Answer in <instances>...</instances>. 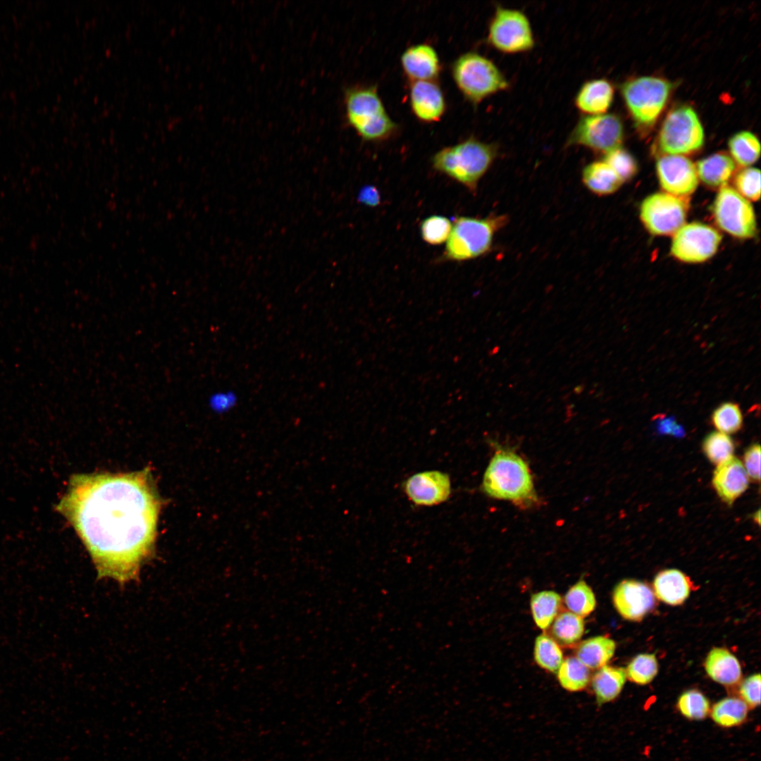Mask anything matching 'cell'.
Masks as SVG:
<instances>
[{
	"label": "cell",
	"mask_w": 761,
	"mask_h": 761,
	"mask_svg": "<svg viewBox=\"0 0 761 761\" xmlns=\"http://www.w3.org/2000/svg\"><path fill=\"white\" fill-rule=\"evenodd\" d=\"M161 500L149 469L75 474L56 510L73 526L99 577L135 579L154 547Z\"/></svg>",
	"instance_id": "obj_1"
},
{
	"label": "cell",
	"mask_w": 761,
	"mask_h": 761,
	"mask_svg": "<svg viewBox=\"0 0 761 761\" xmlns=\"http://www.w3.org/2000/svg\"><path fill=\"white\" fill-rule=\"evenodd\" d=\"M493 445L495 451L482 480L484 493L523 509L538 505L540 499L527 462L509 447L497 443Z\"/></svg>",
	"instance_id": "obj_2"
},
{
	"label": "cell",
	"mask_w": 761,
	"mask_h": 761,
	"mask_svg": "<svg viewBox=\"0 0 761 761\" xmlns=\"http://www.w3.org/2000/svg\"><path fill=\"white\" fill-rule=\"evenodd\" d=\"M495 143L481 141L474 137L445 147L431 159L433 169L476 194L478 183L498 155Z\"/></svg>",
	"instance_id": "obj_3"
},
{
	"label": "cell",
	"mask_w": 761,
	"mask_h": 761,
	"mask_svg": "<svg viewBox=\"0 0 761 761\" xmlns=\"http://www.w3.org/2000/svg\"><path fill=\"white\" fill-rule=\"evenodd\" d=\"M508 221L505 214H490L483 218L456 217L438 261L462 262L484 256L490 251L496 233Z\"/></svg>",
	"instance_id": "obj_4"
},
{
	"label": "cell",
	"mask_w": 761,
	"mask_h": 761,
	"mask_svg": "<svg viewBox=\"0 0 761 761\" xmlns=\"http://www.w3.org/2000/svg\"><path fill=\"white\" fill-rule=\"evenodd\" d=\"M344 101L346 120L363 140L382 142L397 131L398 125L389 116L376 87H348Z\"/></svg>",
	"instance_id": "obj_5"
},
{
	"label": "cell",
	"mask_w": 761,
	"mask_h": 761,
	"mask_svg": "<svg viewBox=\"0 0 761 761\" xmlns=\"http://www.w3.org/2000/svg\"><path fill=\"white\" fill-rule=\"evenodd\" d=\"M451 74L458 89L474 106L510 86L494 61L474 51L457 57L452 63Z\"/></svg>",
	"instance_id": "obj_6"
},
{
	"label": "cell",
	"mask_w": 761,
	"mask_h": 761,
	"mask_svg": "<svg viewBox=\"0 0 761 761\" xmlns=\"http://www.w3.org/2000/svg\"><path fill=\"white\" fill-rule=\"evenodd\" d=\"M672 85L663 78L642 76L624 82L621 93L636 125L648 128L655 123L669 99Z\"/></svg>",
	"instance_id": "obj_7"
},
{
	"label": "cell",
	"mask_w": 761,
	"mask_h": 761,
	"mask_svg": "<svg viewBox=\"0 0 761 761\" xmlns=\"http://www.w3.org/2000/svg\"><path fill=\"white\" fill-rule=\"evenodd\" d=\"M704 141V130L696 112L691 106H681L668 113L655 144L664 155L683 156L698 151Z\"/></svg>",
	"instance_id": "obj_8"
},
{
	"label": "cell",
	"mask_w": 761,
	"mask_h": 761,
	"mask_svg": "<svg viewBox=\"0 0 761 761\" xmlns=\"http://www.w3.org/2000/svg\"><path fill=\"white\" fill-rule=\"evenodd\" d=\"M487 40L500 52L514 54L535 47V37L528 16L516 8L495 6L488 27Z\"/></svg>",
	"instance_id": "obj_9"
},
{
	"label": "cell",
	"mask_w": 761,
	"mask_h": 761,
	"mask_svg": "<svg viewBox=\"0 0 761 761\" xmlns=\"http://www.w3.org/2000/svg\"><path fill=\"white\" fill-rule=\"evenodd\" d=\"M623 137V123L617 115H581L569 133L565 146H581L605 154L621 147Z\"/></svg>",
	"instance_id": "obj_10"
},
{
	"label": "cell",
	"mask_w": 761,
	"mask_h": 761,
	"mask_svg": "<svg viewBox=\"0 0 761 761\" xmlns=\"http://www.w3.org/2000/svg\"><path fill=\"white\" fill-rule=\"evenodd\" d=\"M715 223L723 231L740 239H749L757 232L755 214L751 203L734 187L719 189L712 205Z\"/></svg>",
	"instance_id": "obj_11"
},
{
	"label": "cell",
	"mask_w": 761,
	"mask_h": 761,
	"mask_svg": "<svg viewBox=\"0 0 761 761\" xmlns=\"http://www.w3.org/2000/svg\"><path fill=\"white\" fill-rule=\"evenodd\" d=\"M687 202L666 192L648 196L640 206V218L654 235H674L686 222Z\"/></svg>",
	"instance_id": "obj_12"
},
{
	"label": "cell",
	"mask_w": 761,
	"mask_h": 761,
	"mask_svg": "<svg viewBox=\"0 0 761 761\" xmlns=\"http://www.w3.org/2000/svg\"><path fill=\"white\" fill-rule=\"evenodd\" d=\"M722 240L721 233L714 228L700 222L689 223L674 234L671 254L682 262H704L714 255Z\"/></svg>",
	"instance_id": "obj_13"
},
{
	"label": "cell",
	"mask_w": 761,
	"mask_h": 761,
	"mask_svg": "<svg viewBox=\"0 0 761 761\" xmlns=\"http://www.w3.org/2000/svg\"><path fill=\"white\" fill-rule=\"evenodd\" d=\"M656 173L661 187L680 198L693 194L698 185L695 164L681 155H664L656 162Z\"/></svg>",
	"instance_id": "obj_14"
},
{
	"label": "cell",
	"mask_w": 761,
	"mask_h": 761,
	"mask_svg": "<svg viewBox=\"0 0 761 761\" xmlns=\"http://www.w3.org/2000/svg\"><path fill=\"white\" fill-rule=\"evenodd\" d=\"M404 490L415 505L433 506L445 502L451 494L447 474L437 470L416 473L403 483Z\"/></svg>",
	"instance_id": "obj_15"
},
{
	"label": "cell",
	"mask_w": 761,
	"mask_h": 761,
	"mask_svg": "<svg viewBox=\"0 0 761 761\" xmlns=\"http://www.w3.org/2000/svg\"><path fill=\"white\" fill-rule=\"evenodd\" d=\"M614 606L625 619L641 621L655 605V596L645 583L626 579L619 582L612 593Z\"/></svg>",
	"instance_id": "obj_16"
},
{
	"label": "cell",
	"mask_w": 761,
	"mask_h": 761,
	"mask_svg": "<svg viewBox=\"0 0 761 761\" xmlns=\"http://www.w3.org/2000/svg\"><path fill=\"white\" fill-rule=\"evenodd\" d=\"M409 98L412 112L423 123L438 122L445 114V96L435 80L411 81Z\"/></svg>",
	"instance_id": "obj_17"
},
{
	"label": "cell",
	"mask_w": 761,
	"mask_h": 761,
	"mask_svg": "<svg viewBox=\"0 0 761 761\" xmlns=\"http://www.w3.org/2000/svg\"><path fill=\"white\" fill-rule=\"evenodd\" d=\"M712 483L719 497L731 506L748 489L749 477L741 461L731 456L717 466Z\"/></svg>",
	"instance_id": "obj_18"
},
{
	"label": "cell",
	"mask_w": 761,
	"mask_h": 761,
	"mask_svg": "<svg viewBox=\"0 0 761 761\" xmlns=\"http://www.w3.org/2000/svg\"><path fill=\"white\" fill-rule=\"evenodd\" d=\"M400 63L404 73L411 81L435 80L441 70L435 49L426 43L407 47L401 55Z\"/></svg>",
	"instance_id": "obj_19"
},
{
	"label": "cell",
	"mask_w": 761,
	"mask_h": 761,
	"mask_svg": "<svg viewBox=\"0 0 761 761\" xmlns=\"http://www.w3.org/2000/svg\"><path fill=\"white\" fill-rule=\"evenodd\" d=\"M614 95V87L609 80L591 79L584 82L577 91L574 105L582 115L603 114L611 106Z\"/></svg>",
	"instance_id": "obj_20"
},
{
	"label": "cell",
	"mask_w": 761,
	"mask_h": 761,
	"mask_svg": "<svg viewBox=\"0 0 761 761\" xmlns=\"http://www.w3.org/2000/svg\"><path fill=\"white\" fill-rule=\"evenodd\" d=\"M691 586L690 579L680 570L665 569L659 572L655 577L654 595L666 604L679 605L689 596Z\"/></svg>",
	"instance_id": "obj_21"
},
{
	"label": "cell",
	"mask_w": 761,
	"mask_h": 761,
	"mask_svg": "<svg viewBox=\"0 0 761 761\" xmlns=\"http://www.w3.org/2000/svg\"><path fill=\"white\" fill-rule=\"evenodd\" d=\"M706 673L714 681L725 686L737 685L742 677L738 659L727 649L714 648L705 660Z\"/></svg>",
	"instance_id": "obj_22"
},
{
	"label": "cell",
	"mask_w": 761,
	"mask_h": 761,
	"mask_svg": "<svg viewBox=\"0 0 761 761\" xmlns=\"http://www.w3.org/2000/svg\"><path fill=\"white\" fill-rule=\"evenodd\" d=\"M698 179L711 188L726 186L736 172V163L724 152L711 154L699 160L695 165Z\"/></svg>",
	"instance_id": "obj_23"
},
{
	"label": "cell",
	"mask_w": 761,
	"mask_h": 761,
	"mask_svg": "<svg viewBox=\"0 0 761 761\" xmlns=\"http://www.w3.org/2000/svg\"><path fill=\"white\" fill-rule=\"evenodd\" d=\"M626 670L623 667L605 665L591 677V686L598 706L614 700L626 683Z\"/></svg>",
	"instance_id": "obj_24"
},
{
	"label": "cell",
	"mask_w": 761,
	"mask_h": 761,
	"mask_svg": "<svg viewBox=\"0 0 761 761\" xmlns=\"http://www.w3.org/2000/svg\"><path fill=\"white\" fill-rule=\"evenodd\" d=\"M584 185L598 195H608L617 191L623 181L603 160L586 165L581 175Z\"/></svg>",
	"instance_id": "obj_25"
},
{
	"label": "cell",
	"mask_w": 761,
	"mask_h": 761,
	"mask_svg": "<svg viewBox=\"0 0 761 761\" xmlns=\"http://www.w3.org/2000/svg\"><path fill=\"white\" fill-rule=\"evenodd\" d=\"M616 643L611 638L598 636L581 641L576 646V656L588 669H597L607 665L613 657Z\"/></svg>",
	"instance_id": "obj_26"
},
{
	"label": "cell",
	"mask_w": 761,
	"mask_h": 761,
	"mask_svg": "<svg viewBox=\"0 0 761 761\" xmlns=\"http://www.w3.org/2000/svg\"><path fill=\"white\" fill-rule=\"evenodd\" d=\"M551 624L548 635L562 647L574 646L584 633L583 618L570 611L559 612Z\"/></svg>",
	"instance_id": "obj_27"
},
{
	"label": "cell",
	"mask_w": 761,
	"mask_h": 761,
	"mask_svg": "<svg viewBox=\"0 0 761 761\" xmlns=\"http://www.w3.org/2000/svg\"><path fill=\"white\" fill-rule=\"evenodd\" d=\"M749 708L738 697L724 698L710 709L712 721L722 728H733L742 725L748 718Z\"/></svg>",
	"instance_id": "obj_28"
},
{
	"label": "cell",
	"mask_w": 761,
	"mask_h": 761,
	"mask_svg": "<svg viewBox=\"0 0 761 761\" xmlns=\"http://www.w3.org/2000/svg\"><path fill=\"white\" fill-rule=\"evenodd\" d=\"M530 604L536 624L540 629L546 630L559 612L562 598L555 591L545 590L532 595Z\"/></svg>",
	"instance_id": "obj_29"
},
{
	"label": "cell",
	"mask_w": 761,
	"mask_h": 761,
	"mask_svg": "<svg viewBox=\"0 0 761 761\" xmlns=\"http://www.w3.org/2000/svg\"><path fill=\"white\" fill-rule=\"evenodd\" d=\"M732 159L739 166L748 167L760 157V144L757 137L750 131L734 134L728 142Z\"/></svg>",
	"instance_id": "obj_30"
},
{
	"label": "cell",
	"mask_w": 761,
	"mask_h": 761,
	"mask_svg": "<svg viewBox=\"0 0 761 761\" xmlns=\"http://www.w3.org/2000/svg\"><path fill=\"white\" fill-rule=\"evenodd\" d=\"M557 674L561 686L570 692L583 691L591 679L590 669L575 656L565 658Z\"/></svg>",
	"instance_id": "obj_31"
},
{
	"label": "cell",
	"mask_w": 761,
	"mask_h": 761,
	"mask_svg": "<svg viewBox=\"0 0 761 761\" xmlns=\"http://www.w3.org/2000/svg\"><path fill=\"white\" fill-rule=\"evenodd\" d=\"M678 712L690 721H701L710 715L711 705L709 699L698 689L683 692L676 701Z\"/></svg>",
	"instance_id": "obj_32"
},
{
	"label": "cell",
	"mask_w": 761,
	"mask_h": 761,
	"mask_svg": "<svg viewBox=\"0 0 761 761\" xmlns=\"http://www.w3.org/2000/svg\"><path fill=\"white\" fill-rule=\"evenodd\" d=\"M534 659L543 669L557 673L563 662L559 645L547 633L539 635L535 641Z\"/></svg>",
	"instance_id": "obj_33"
},
{
	"label": "cell",
	"mask_w": 761,
	"mask_h": 761,
	"mask_svg": "<svg viewBox=\"0 0 761 761\" xmlns=\"http://www.w3.org/2000/svg\"><path fill=\"white\" fill-rule=\"evenodd\" d=\"M564 603L570 612L582 618L590 614L596 606L594 593L583 580L569 589L564 595Z\"/></svg>",
	"instance_id": "obj_34"
},
{
	"label": "cell",
	"mask_w": 761,
	"mask_h": 761,
	"mask_svg": "<svg viewBox=\"0 0 761 761\" xmlns=\"http://www.w3.org/2000/svg\"><path fill=\"white\" fill-rule=\"evenodd\" d=\"M711 422L718 431L725 434H733L741 429L743 416L737 403L724 402L713 411Z\"/></svg>",
	"instance_id": "obj_35"
},
{
	"label": "cell",
	"mask_w": 761,
	"mask_h": 761,
	"mask_svg": "<svg viewBox=\"0 0 761 761\" xmlns=\"http://www.w3.org/2000/svg\"><path fill=\"white\" fill-rule=\"evenodd\" d=\"M625 670L630 681L638 685L648 684L658 672L657 657L653 653L639 654L632 659Z\"/></svg>",
	"instance_id": "obj_36"
},
{
	"label": "cell",
	"mask_w": 761,
	"mask_h": 761,
	"mask_svg": "<svg viewBox=\"0 0 761 761\" xmlns=\"http://www.w3.org/2000/svg\"><path fill=\"white\" fill-rule=\"evenodd\" d=\"M702 448L709 461L718 465L733 456L734 444L727 434L713 431L705 437Z\"/></svg>",
	"instance_id": "obj_37"
},
{
	"label": "cell",
	"mask_w": 761,
	"mask_h": 761,
	"mask_svg": "<svg viewBox=\"0 0 761 761\" xmlns=\"http://www.w3.org/2000/svg\"><path fill=\"white\" fill-rule=\"evenodd\" d=\"M452 222L441 215H432L424 218L420 224V235L423 242L431 245L446 242L450 234Z\"/></svg>",
	"instance_id": "obj_38"
},
{
	"label": "cell",
	"mask_w": 761,
	"mask_h": 761,
	"mask_svg": "<svg viewBox=\"0 0 761 761\" xmlns=\"http://www.w3.org/2000/svg\"><path fill=\"white\" fill-rule=\"evenodd\" d=\"M603 161L614 171L623 182L630 180L637 173L636 159L621 147L606 153Z\"/></svg>",
	"instance_id": "obj_39"
},
{
	"label": "cell",
	"mask_w": 761,
	"mask_h": 761,
	"mask_svg": "<svg viewBox=\"0 0 761 761\" xmlns=\"http://www.w3.org/2000/svg\"><path fill=\"white\" fill-rule=\"evenodd\" d=\"M735 190L743 197L753 202L760 197V171L756 168H745L734 177Z\"/></svg>",
	"instance_id": "obj_40"
},
{
	"label": "cell",
	"mask_w": 761,
	"mask_h": 761,
	"mask_svg": "<svg viewBox=\"0 0 761 761\" xmlns=\"http://www.w3.org/2000/svg\"><path fill=\"white\" fill-rule=\"evenodd\" d=\"M760 674H753L739 685V697L748 707L755 709L760 704Z\"/></svg>",
	"instance_id": "obj_41"
},
{
	"label": "cell",
	"mask_w": 761,
	"mask_h": 761,
	"mask_svg": "<svg viewBox=\"0 0 761 761\" xmlns=\"http://www.w3.org/2000/svg\"><path fill=\"white\" fill-rule=\"evenodd\" d=\"M744 468L753 482L760 481V445L755 443L749 446L744 453Z\"/></svg>",
	"instance_id": "obj_42"
},
{
	"label": "cell",
	"mask_w": 761,
	"mask_h": 761,
	"mask_svg": "<svg viewBox=\"0 0 761 761\" xmlns=\"http://www.w3.org/2000/svg\"><path fill=\"white\" fill-rule=\"evenodd\" d=\"M236 402V397L230 392L214 394L209 399V405L213 410L224 412L229 410Z\"/></svg>",
	"instance_id": "obj_43"
},
{
	"label": "cell",
	"mask_w": 761,
	"mask_h": 761,
	"mask_svg": "<svg viewBox=\"0 0 761 761\" xmlns=\"http://www.w3.org/2000/svg\"><path fill=\"white\" fill-rule=\"evenodd\" d=\"M361 203L369 206H376L380 202V197L378 190L373 186L363 187L359 195Z\"/></svg>",
	"instance_id": "obj_44"
},
{
	"label": "cell",
	"mask_w": 761,
	"mask_h": 761,
	"mask_svg": "<svg viewBox=\"0 0 761 761\" xmlns=\"http://www.w3.org/2000/svg\"><path fill=\"white\" fill-rule=\"evenodd\" d=\"M753 519H754V521L755 522H757V524H760V509H758L757 511V512H755L753 514Z\"/></svg>",
	"instance_id": "obj_45"
}]
</instances>
